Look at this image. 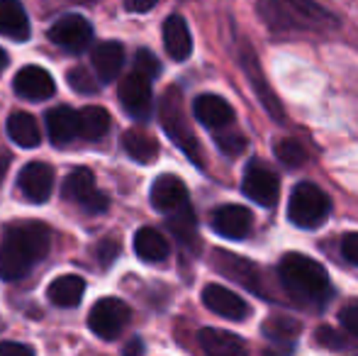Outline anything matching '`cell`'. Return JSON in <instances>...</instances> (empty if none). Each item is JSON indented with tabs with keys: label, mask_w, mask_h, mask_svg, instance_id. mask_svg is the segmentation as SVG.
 Returning a JSON list of instances; mask_svg holds the SVG:
<instances>
[{
	"label": "cell",
	"mask_w": 358,
	"mask_h": 356,
	"mask_svg": "<svg viewBox=\"0 0 358 356\" xmlns=\"http://www.w3.org/2000/svg\"><path fill=\"white\" fill-rule=\"evenodd\" d=\"M49 227L42 222H13L5 227L0 244V278L20 280L49 254Z\"/></svg>",
	"instance_id": "6da1fadb"
},
{
	"label": "cell",
	"mask_w": 358,
	"mask_h": 356,
	"mask_svg": "<svg viewBox=\"0 0 358 356\" xmlns=\"http://www.w3.org/2000/svg\"><path fill=\"white\" fill-rule=\"evenodd\" d=\"M280 283L292 298L302 303H322L329 293V276L324 266L305 254H285L278 264Z\"/></svg>",
	"instance_id": "7a4b0ae2"
},
{
	"label": "cell",
	"mask_w": 358,
	"mask_h": 356,
	"mask_svg": "<svg viewBox=\"0 0 358 356\" xmlns=\"http://www.w3.org/2000/svg\"><path fill=\"white\" fill-rule=\"evenodd\" d=\"M261 17L273 29H322L334 27L336 20L312 0H268L261 3Z\"/></svg>",
	"instance_id": "3957f363"
},
{
	"label": "cell",
	"mask_w": 358,
	"mask_h": 356,
	"mask_svg": "<svg viewBox=\"0 0 358 356\" xmlns=\"http://www.w3.org/2000/svg\"><path fill=\"white\" fill-rule=\"evenodd\" d=\"M331 213V203L327 198V193L320 188V185L310 183H297L295 190L290 193V200H287V218L295 227L302 229H315L320 225L327 222Z\"/></svg>",
	"instance_id": "277c9868"
},
{
	"label": "cell",
	"mask_w": 358,
	"mask_h": 356,
	"mask_svg": "<svg viewBox=\"0 0 358 356\" xmlns=\"http://www.w3.org/2000/svg\"><path fill=\"white\" fill-rule=\"evenodd\" d=\"M159 118H161V124H164L166 134L193 159L195 164H203V154H200V147H198V139H195L193 129L190 124L185 122V113H183V95L176 86H171L169 90L164 93L159 103Z\"/></svg>",
	"instance_id": "5b68a950"
},
{
	"label": "cell",
	"mask_w": 358,
	"mask_h": 356,
	"mask_svg": "<svg viewBox=\"0 0 358 356\" xmlns=\"http://www.w3.org/2000/svg\"><path fill=\"white\" fill-rule=\"evenodd\" d=\"M129 318H132V310L124 300L120 298H100L98 303L90 308V315H88V327L95 337L100 339H117L122 334V329L127 327Z\"/></svg>",
	"instance_id": "8992f818"
},
{
	"label": "cell",
	"mask_w": 358,
	"mask_h": 356,
	"mask_svg": "<svg viewBox=\"0 0 358 356\" xmlns=\"http://www.w3.org/2000/svg\"><path fill=\"white\" fill-rule=\"evenodd\" d=\"M64 198L80 205L85 213L100 215L108 210V195L95 188V178L88 169H76L64 180Z\"/></svg>",
	"instance_id": "52a82bcc"
},
{
	"label": "cell",
	"mask_w": 358,
	"mask_h": 356,
	"mask_svg": "<svg viewBox=\"0 0 358 356\" xmlns=\"http://www.w3.org/2000/svg\"><path fill=\"white\" fill-rule=\"evenodd\" d=\"M120 103H122L124 113L134 118L137 122H146L151 118V105H154V95H151V78L139 73L134 69L124 81L120 83Z\"/></svg>",
	"instance_id": "ba28073f"
},
{
	"label": "cell",
	"mask_w": 358,
	"mask_h": 356,
	"mask_svg": "<svg viewBox=\"0 0 358 356\" xmlns=\"http://www.w3.org/2000/svg\"><path fill=\"white\" fill-rule=\"evenodd\" d=\"M49 39H52L59 49H64V52L80 54L93 42V24H90L83 15H64L62 20H57V22L52 24Z\"/></svg>",
	"instance_id": "9c48e42d"
},
{
	"label": "cell",
	"mask_w": 358,
	"mask_h": 356,
	"mask_svg": "<svg viewBox=\"0 0 358 356\" xmlns=\"http://www.w3.org/2000/svg\"><path fill=\"white\" fill-rule=\"evenodd\" d=\"M241 190H244V195L249 200L264 205V208H271V205H275V200H278V195H280V180L271 169L254 162L244 171Z\"/></svg>",
	"instance_id": "30bf717a"
},
{
	"label": "cell",
	"mask_w": 358,
	"mask_h": 356,
	"mask_svg": "<svg viewBox=\"0 0 358 356\" xmlns=\"http://www.w3.org/2000/svg\"><path fill=\"white\" fill-rule=\"evenodd\" d=\"M213 266L220 271L222 276L234 280V283L244 285V288L251 290V293L264 295V288L259 285L261 273H259V269H256V264H251L249 259L236 257V254H229V252H220V249H217L213 254Z\"/></svg>",
	"instance_id": "8fae6325"
},
{
	"label": "cell",
	"mask_w": 358,
	"mask_h": 356,
	"mask_svg": "<svg viewBox=\"0 0 358 356\" xmlns=\"http://www.w3.org/2000/svg\"><path fill=\"white\" fill-rule=\"evenodd\" d=\"M241 66H244L246 78L251 81V88H254L256 95H259L261 105H264V108L268 110L271 115H273V120L283 122V120H285L283 108H280V103H278V98H275V93L271 90L268 81H266L264 71H261V66H259V59H256L254 49H251L249 44H244V47H241Z\"/></svg>",
	"instance_id": "7c38bea8"
},
{
	"label": "cell",
	"mask_w": 358,
	"mask_h": 356,
	"mask_svg": "<svg viewBox=\"0 0 358 356\" xmlns=\"http://www.w3.org/2000/svg\"><path fill=\"white\" fill-rule=\"evenodd\" d=\"M17 188L29 203H47L54 190V169L44 162H32L20 171Z\"/></svg>",
	"instance_id": "4fadbf2b"
},
{
	"label": "cell",
	"mask_w": 358,
	"mask_h": 356,
	"mask_svg": "<svg viewBox=\"0 0 358 356\" xmlns=\"http://www.w3.org/2000/svg\"><path fill=\"white\" fill-rule=\"evenodd\" d=\"M203 303H205V308L213 310L215 315H220V318H227V320H234V322L244 320L246 315L251 313L249 303H246L244 298H239V295L231 293L229 288H224V285H220V283L205 285Z\"/></svg>",
	"instance_id": "5bb4252c"
},
{
	"label": "cell",
	"mask_w": 358,
	"mask_h": 356,
	"mask_svg": "<svg viewBox=\"0 0 358 356\" xmlns=\"http://www.w3.org/2000/svg\"><path fill=\"white\" fill-rule=\"evenodd\" d=\"M13 88L20 98L27 100H47L57 93V83H54L52 73L44 71L42 66H24L15 73Z\"/></svg>",
	"instance_id": "9a60e30c"
},
{
	"label": "cell",
	"mask_w": 358,
	"mask_h": 356,
	"mask_svg": "<svg viewBox=\"0 0 358 356\" xmlns=\"http://www.w3.org/2000/svg\"><path fill=\"white\" fill-rule=\"evenodd\" d=\"M254 218L244 205H222L213 213V229L220 237L244 239L251 232Z\"/></svg>",
	"instance_id": "2e32d148"
},
{
	"label": "cell",
	"mask_w": 358,
	"mask_h": 356,
	"mask_svg": "<svg viewBox=\"0 0 358 356\" xmlns=\"http://www.w3.org/2000/svg\"><path fill=\"white\" fill-rule=\"evenodd\" d=\"M193 115L198 118L200 124H205L208 129H227L234 122V110L227 103L222 95L205 93L198 95L193 103Z\"/></svg>",
	"instance_id": "e0dca14e"
},
{
	"label": "cell",
	"mask_w": 358,
	"mask_h": 356,
	"mask_svg": "<svg viewBox=\"0 0 358 356\" xmlns=\"http://www.w3.org/2000/svg\"><path fill=\"white\" fill-rule=\"evenodd\" d=\"M188 203V188L178 176L173 173H164L154 180L151 185V205H154L159 213H173V210L183 208Z\"/></svg>",
	"instance_id": "ac0fdd59"
},
{
	"label": "cell",
	"mask_w": 358,
	"mask_h": 356,
	"mask_svg": "<svg viewBox=\"0 0 358 356\" xmlns=\"http://www.w3.org/2000/svg\"><path fill=\"white\" fill-rule=\"evenodd\" d=\"M124 66V47L115 39L95 44L93 49V69L100 83H113Z\"/></svg>",
	"instance_id": "d6986e66"
},
{
	"label": "cell",
	"mask_w": 358,
	"mask_h": 356,
	"mask_svg": "<svg viewBox=\"0 0 358 356\" xmlns=\"http://www.w3.org/2000/svg\"><path fill=\"white\" fill-rule=\"evenodd\" d=\"M164 47L176 62H185L193 54V37L180 15H171L164 22Z\"/></svg>",
	"instance_id": "ffe728a7"
},
{
	"label": "cell",
	"mask_w": 358,
	"mask_h": 356,
	"mask_svg": "<svg viewBox=\"0 0 358 356\" xmlns=\"http://www.w3.org/2000/svg\"><path fill=\"white\" fill-rule=\"evenodd\" d=\"M0 34L13 42L29 39V17L20 0H0Z\"/></svg>",
	"instance_id": "44dd1931"
},
{
	"label": "cell",
	"mask_w": 358,
	"mask_h": 356,
	"mask_svg": "<svg viewBox=\"0 0 358 356\" xmlns=\"http://www.w3.org/2000/svg\"><path fill=\"white\" fill-rule=\"evenodd\" d=\"M47 132L57 147H66L71 139L78 137V113H73L66 105L49 110L47 113Z\"/></svg>",
	"instance_id": "7402d4cb"
},
{
	"label": "cell",
	"mask_w": 358,
	"mask_h": 356,
	"mask_svg": "<svg viewBox=\"0 0 358 356\" xmlns=\"http://www.w3.org/2000/svg\"><path fill=\"white\" fill-rule=\"evenodd\" d=\"M47 295L57 308H76L85 295V280L73 273L59 276L49 283Z\"/></svg>",
	"instance_id": "603a6c76"
},
{
	"label": "cell",
	"mask_w": 358,
	"mask_h": 356,
	"mask_svg": "<svg viewBox=\"0 0 358 356\" xmlns=\"http://www.w3.org/2000/svg\"><path fill=\"white\" fill-rule=\"evenodd\" d=\"M198 339H200V347L213 356H236V354L246 352V344L241 342V337H236V334H231V332H224V329H217V327L200 329Z\"/></svg>",
	"instance_id": "cb8c5ba5"
},
{
	"label": "cell",
	"mask_w": 358,
	"mask_h": 356,
	"mask_svg": "<svg viewBox=\"0 0 358 356\" xmlns=\"http://www.w3.org/2000/svg\"><path fill=\"white\" fill-rule=\"evenodd\" d=\"M134 252L142 262L156 264V262H164L169 257L171 247H169V239L154 227H142L137 234H134Z\"/></svg>",
	"instance_id": "d4e9b609"
},
{
	"label": "cell",
	"mask_w": 358,
	"mask_h": 356,
	"mask_svg": "<svg viewBox=\"0 0 358 356\" xmlns=\"http://www.w3.org/2000/svg\"><path fill=\"white\" fill-rule=\"evenodd\" d=\"M8 134L17 147L34 149L42 142V132H39L37 120L29 113H13L8 118Z\"/></svg>",
	"instance_id": "484cf974"
},
{
	"label": "cell",
	"mask_w": 358,
	"mask_h": 356,
	"mask_svg": "<svg viewBox=\"0 0 358 356\" xmlns=\"http://www.w3.org/2000/svg\"><path fill=\"white\" fill-rule=\"evenodd\" d=\"M122 147L139 164H151L159 157V142L142 129H127L122 137Z\"/></svg>",
	"instance_id": "4316f807"
},
{
	"label": "cell",
	"mask_w": 358,
	"mask_h": 356,
	"mask_svg": "<svg viewBox=\"0 0 358 356\" xmlns=\"http://www.w3.org/2000/svg\"><path fill=\"white\" fill-rule=\"evenodd\" d=\"M110 129V115L105 108H98V105H88L78 113V134L88 142H95V139L105 137Z\"/></svg>",
	"instance_id": "83f0119b"
},
{
	"label": "cell",
	"mask_w": 358,
	"mask_h": 356,
	"mask_svg": "<svg viewBox=\"0 0 358 356\" xmlns=\"http://www.w3.org/2000/svg\"><path fill=\"white\" fill-rule=\"evenodd\" d=\"M169 229L183 244H195V239H198V220H195L190 203H185L183 208L169 213Z\"/></svg>",
	"instance_id": "f1b7e54d"
},
{
	"label": "cell",
	"mask_w": 358,
	"mask_h": 356,
	"mask_svg": "<svg viewBox=\"0 0 358 356\" xmlns=\"http://www.w3.org/2000/svg\"><path fill=\"white\" fill-rule=\"evenodd\" d=\"M275 157H278V162L287 169H300L307 159V152L297 139H280V142L275 144Z\"/></svg>",
	"instance_id": "f546056e"
},
{
	"label": "cell",
	"mask_w": 358,
	"mask_h": 356,
	"mask_svg": "<svg viewBox=\"0 0 358 356\" xmlns=\"http://www.w3.org/2000/svg\"><path fill=\"white\" fill-rule=\"evenodd\" d=\"M297 332H300V325H297L295 320L275 318L264 325V334L268 339H295Z\"/></svg>",
	"instance_id": "4dcf8cb0"
},
{
	"label": "cell",
	"mask_w": 358,
	"mask_h": 356,
	"mask_svg": "<svg viewBox=\"0 0 358 356\" xmlns=\"http://www.w3.org/2000/svg\"><path fill=\"white\" fill-rule=\"evenodd\" d=\"M69 83H71V88L76 90V93H83V95H93V93H98V78H93L90 76L85 69H71L69 71Z\"/></svg>",
	"instance_id": "1f68e13d"
},
{
	"label": "cell",
	"mask_w": 358,
	"mask_h": 356,
	"mask_svg": "<svg viewBox=\"0 0 358 356\" xmlns=\"http://www.w3.org/2000/svg\"><path fill=\"white\" fill-rule=\"evenodd\" d=\"M215 142H217V147H220V152L229 154V157L241 154V152H244V147H246L244 134H239V132H217Z\"/></svg>",
	"instance_id": "d6a6232c"
},
{
	"label": "cell",
	"mask_w": 358,
	"mask_h": 356,
	"mask_svg": "<svg viewBox=\"0 0 358 356\" xmlns=\"http://www.w3.org/2000/svg\"><path fill=\"white\" fill-rule=\"evenodd\" d=\"M315 337H317V342L324 344V347H329V349H351V347H354V344H351L344 334H339L336 329H331V327H320L315 332Z\"/></svg>",
	"instance_id": "836d02e7"
},
{
	"label": "cell",
	"mask_w": 358,
	"mask_h": 356,
	"mask_svg": "<svg viewBox=\"0 0 358 356\" xmlns=\"http://www.w3.org/2000/svg\"><path fill=\"white\" fill-rule=\"evenodd\" d=\"M339 322L346 332L354 334L358 339V300H351V303H346L344 308L339 310Z\"/></svg>",
	"instance_id": "e575fe53"
},
{
	"label": "cell",
	"mask_w": 358,
	"mask_h": 356,
	"mask_svg": "<svg viewBox=\"0 0 358 356\" xmlns=\"http://www.w3.org/2000/svg\"><path fill=\"white\" fill-rule=\"evenodd\" d=\"M137 71L144 73V76H149V78L159 76V71H161L159 59H156L149 49H139L137 52Z\"/></svg>",
	"instance_id": "d590c367"
},
{
	"label": "cell",
	"mask_w": 358,
	"mask_h": 356,
	"mask_svg": "<svg viewBox=\"0 0 358 356\" xmlns=\"http://www.w3.org/2000/svg\"><path fill=\"white\" fill-rule=\"evenodd\" d=\"M120 254V244L115 242V239H103V242L98 244V249H95V257H98L100 266H113V262L117 259Z\"/></svg>",
	"instance_id": "8d00e7d4"
},
{
	"label": "cell",
	"mask_w": 358,
	"mask_h": 356,
	"mask_svg": "<svg viewBox=\"0 0 358 356\" xmlns=\"http://www.w3.org/2000/svg\"><path fill=\"white\" fill-rule=\"evenodd\" d=\"M341 254H344L346 262L358 266V232H349L341 237Z\"/></svg>",
	"instance_id": "74e56055"
},
{
	"label": "cell",
	"mask_w": 358,
	"mask_h": 356,
	"mask_svg": "<svg viewBox=\"0 0 358 356\" xmlns=\"http://www.w3.org/2000/svg\"><path fill=\"white\" fill-rule=\"evenodd\" d=\"M34 349L27 347V344L20 342H3L0 344V356H32Z\"/></svg>",
	"instance_id": "f35d334b"
},
{
	"label": "cell",
	"mask_w": 358,
	"mask_h": 356,
	"mask_svg": "<svg viewBox=\"0 0 358 356\" xmlns=\"http://www.w3.org/2000/svg\"><path fill=\"white\" fill-rule=\"evenodd\" d=\"M159 0H124V8L129 13H149Z\"/></svg>",
	"instance_id": "ab89813d"
},
{
	"label": "cell",
	"mask_w": 358,
	"mask_h": 356,
	"mask_svg": "<svg viewBox=\"0 0 358 356\" xmlns=\"http://www.w3.org/2000/svg\"><path fill=\"white\" fill-rule=\"evenodd\" d=\"M8 166H10V157L5 152H0V183H3L5 173H8Z\"/></svg>",
	"instance_id": "60d3db41"
},
{
	"label": "cell",
	"mask_w": 358,
	"mask_h": 356,
	"mask_svg": "<svg viewBox=\"0 0 358 356\" xmlns=\"http://www.w3.org/2000/svg\"><path fill=\"white\" fill-rule=\"evenodd\" d=\"M142 342L139 339H134V342H129L127 347H124V354H134V352H142Z\"/></svg>",
	"instance_id": "b9f144b4"
},
{
	"label": "cell",
	"mask_w": 358,
	"mask_h": 356,
	"mask_svg": "<svg viewBox=\"0 0 358 356\" xmlns=\"http://www.w3.org/2000/svg\"><path fill=\"white\" fill-rule=\"evenodd\" d=\"M5 69H8V54H5L3 49H0V73H3Z\"/></svg>",
	"instance_id": "7bdbcfd3"
}]
</instances>
